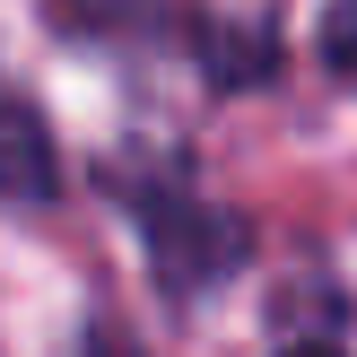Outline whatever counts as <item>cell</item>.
Returning a JSON list of instances; mask_svg holds the SVG:
<instances>
[{"mask_svg": "<svg viewBox=\"0 0 357 357\" xmlns=\"http://www.w3.org/2000/svg\"><path fill=\"white\" fill-rule=\"evenodd\" d=\"M139 236H149V271L166 296H218L227 279L253 261V227L236 209L201 201V192L166 183V192H139Z\"/></svg>", "mask_w": 357, "mask_h": 357, "instance_id": "1", "label": "cell"}, {"mask_svg": "<svg viewBox=\"0 0 357 357\" xmlns=\"http://www.w3.org/2000/svg\"><path fill=\"white\" fill-rule=\"evenodd\" d=\"M61 192V149H52V122L26 96H0V201L35 209Z\"/></svg>", "mask_w": 357, "mask_h": 357, "instance_id": "2", "label": "cell"}, {"mask_svg": "<svg viewBox=\"0 0 357 357\" xmlns=\"http://www.w3.org/2000/svg\"><path fill=\"white\" fill-rule=\"evenodd\" d=\"M157 9H166V0H52V17H61L70 35H122V26H149Z\"/></svg>", "mask_w": 357, "mask_h": 357, "instance_id": "3", "label": "cell"}, {"mask_svg": "<svg viewBox=\"0 0 357 357\" xmlns=\"http://www.w3.org/2000/svg\"><path fill=\"white\" fill-rule=\"evenodd\" d=\"M314 52H323V70H331V79H349V87H357V0H331V9H323V35H314Z\"/></svg>", "mask_w": 357, "mask_h": 357, "instance_id": "4", "label": "cell"}, {"mask_svg": "<svg viewBox=\"0 0 357 357\" xmlns=\"http://www.w3.org/2000/svg\"><path fill=\"white\" fill-rule=\"evenodd\" d=\"M79 357H149V349H139L131 331H114V323H96V331H87V340H79Z\"/></svg>", "mask_w": 357, "mask_h": 357, "instance_id": "5", "label": "cell"}, {"mask_svg": "<svg viewBox=\"0 0 357 357\" xmlns=\"http://www.w3.org/2000/svg\"><path fill=\"white\" fill-rule=\"evenodd\" d=\"M279 357H349V349H331V340H296V349H279Z\"/></svg>", "mask_w": 357, "mask_h": 357, "instance_id": "6", "label": "cell"}]
</instances>
